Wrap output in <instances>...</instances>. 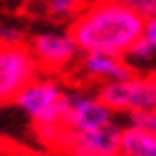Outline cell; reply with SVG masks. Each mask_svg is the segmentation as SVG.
Masks as SVG:
<instances>
[{"label": "cell", "instance_id": "1", "mask_svg": "<svg viewBox=\"0 0 156 156\" xmlns=\"http://www.w3.org/2000/svg\"><path fill=\"white\" fill-rule=\"evenodd\" d=\"M142 30L144 19L124 0L86 2L68 26V33L77 42L82 54L100 51L124 58L142 37Z\"/></svg>", "mask_w": 156, "mask_h": 156}, {"label": "cell", "instance_id": "2", "mask_svg": "<svg viewBox=\"0 0 156 156\" xmlns=\"http://www.w3.org/2000/svg\"><path fill=\"white\" fill-rule=\"evenodd\" d=\"M14 105L37 126L42 140L49 142L63 128L68 91L51 77H35L14 98Z\"/></svg>", "mask_w": 156, "mask_h": 156}, {"label": "cell", "instance_id": "3", "mask_svg": "<svg viewBox=\"0 0 156 156\" xmlns=\"http://www.w3.org/2000/svg\"><path fill=\"white\" fill-rule=\"evenodd\" d=\"M98 98L114 114L156 110V75H130L98 86Z\"/></svg>", "mask_w": 156, "mask_h": 156}, {"label": "cell", "instance_id": "4", "mask_svg": "<svg viewBox=\"0 0 156 156\" xmlns=\"http://www.w3.org/2000/svg\"><path fill=\"white\" fill-rule=\"evenodd\" d=\"M121 124H112L98 130H65L61 128L49 140L65 156H121Z\"/></svg>", "mask_w": 156, "mask_h": 156}, {"label": "cell", "instance_id": "5", "mask_svg": "<svg viewBox=\"0 0 156 156\" xmlns=\"http://www.w3.org/2000/svg\"><path fill=\"white\" fill-rule=\"evenodd\" d=\"M37 72L40 65L30 54L28 44H0V105L14 103V98L35 77H40Z\"/></svg>", "mask_w": 156, "mask_h": 156}, {"label": "cell", "instance_id": "6", "mask_svg": "<svg viewBox=\"0 0 156 156\" xmlns=\"http://www.w3.org/2000/svg\"><path fill=\"white\" fill-rule=\"evenodd\" d=\"M28 49L35 56L40 70H47V72H61L77 65L79 54H82L70 33L56 30V28L33 33L30 40H28Z\"/></svg>", "mask_w": 156, "mask_h": 156}, {"label": "cell", "instance_id": "7", "mask_svg": "<svg viewBox=\"0 0 156 156\" xmlns=\"http://www.w3.org/2000/svg\"><path fill=\"white\" fill-rule=\"evenodd\" d=\"M117 124V114L98 98V93L72 91L68 93V107H65L63 128L65 130H98L105 126Z\"/></svg>", "mask_w": 156, "mask_h": 156}, {"label": "cell", "instance_id": "8", "mask_svg": "<svg viewBox=\"0 0 156 156\" xmlns=\"http://www.w3.org/2000/svg\"><path fill=\"white\" fill-rule=\"evenodd\" d=\"M77 70L82 77L98 82V84H110V82H119V79L135 75V68L124 56H112V54L100 51L82 54L77 61Z\"/></svg>", "mask_w": 156, "mask_h": 156}, {"label": "cell", "instance_id": "9", "mask_svg": "<svg viewBox=\"0 0 156 156\" xmlns=\"http://www.w3.org/2000/svg\"><path fill=\"white\" fill-rule=\"evenodd\" d=\"M121 156H156V135L124 128L121 130Z\"/></svg>", "mask_w": 156, "mask_h": 156}, {"label": "cell", "instance_id": "10", "mask_svg": "<svg viewBox=\"0 0 156 156\" xmlns=\"http://www.w3.org/2000/svg\"><path fill=\"white\" fill-rule=\"evenodd\" d=\"M82 7H84V0H44V12L54 21H72Z\"/></svg>", "mask_w": 156, "mask_h": 156}, {"label": "cell", "instance_id": "11", "mask_svg": "<svg viewBox=\"0 0 156 156\" xmlns=\"http://www.w3.org/2000/svg\"><path fill=\"white\" fill-rule=\"evenodd\" d=\"M124 128H133V130H140V133L156 135V110H140V112L126 114Z\"/></svg>", "mask_w": 156, "mask_h": 156}, {"label": "cell", "instance_id": "12", "mask_svg": "<svg viewBox=\"0 0 156 156\" xmlns=\"http://www.w3.org/2000/svg\"><path fill=\"white\" fill-rule=\"evenodd\" d=\"M154 58H156V49L149 44V42H144L142 37L137 40L135 44H133V49L126 54V61H128L130 65H137V63H151Z\"/></svg>", "mask_w": 156, "mask_h": 156}, {"label": "cell", "instance_id": "13", "mask_svg": "<svg viewBox=\"0 0 156 156\" xmlns=\"http://www.w3.org/2000/svg\"><path fill=\"white\" fill-rule=\"evenodd\" d=\"M26 30L12 21L0 23V44L2 47H14V44H26Z\"/></svg>", "mask_w": 156, "mask_h": 156}, {"label": "cell", "instance_id": "14", "mask_svg": "<svg viewBox=\"0 0 156 156\" xmlns=\"http://www.w3.org/2000/svg\"><path fill=\"white\" fill-rule=\"evenodd\" d=\"M130 9H135L142 19H149L156 14V0H124Z\"/></svg>", "mask_w": 156, "mask_h": 156}, {"label": "cell", "instance_id": "15", "mask_svg": "<svg viewBox=\"0 0 156 156\" xmlns=\"http://www.w3.org/2000/svg\"><path fill=\"white\" fill-rule=\"evenodd\" d=\"M142 40H144V42H149V44L156 49V14H154V16H149V19H144Z\"/></svg>", "mask_w": 156, "mask_h": 156}, {"label": "cell", "instance_id": "16", "mask_svg": "<svg viewBox=\"0 0 156 156\" xmlns=\"http://www.w3.org/2000/svg\"><path fill=\"white\" fill-rule=\"evenodd\" d=\"M0 149H2V140H0Z\"/></svg>", "mask_w": 156, "mask_h": 156}]
</instances>
